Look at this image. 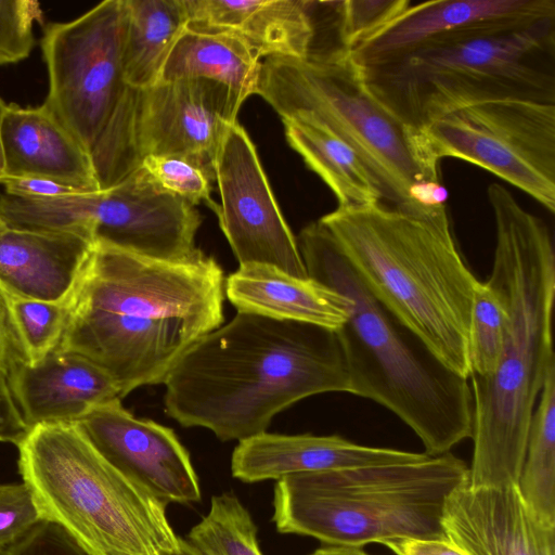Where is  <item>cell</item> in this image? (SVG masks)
Masks as SVG:
<instances>
[{
  "label": "cell",
  "instance_id": "6da1fadb",
  "mask_svg": "<svg viewBox=\"0 0 555 555\" xmlns=\"http://www.w3.org/2000/svg\"><path fill=\"white\" fill-rule=\"evenodd\" d=\"M224 282L222 268L202 250L169 261L95 242L59 348L96 364L121 398L163 384L191 345L223 324Z\"/></svg>",
  "mask_w": 555,
  "mask_h": 555
},
{
  "label": "cell",
  "instance_id": "7a4b0ae2",
  "mask_svg": "<svg viewBox=\"0 0 555 555\" xmlns=\"http://www.w3.org/2000/svg\"><path fill=\"white\" fill-rule=\"evenodd\" d=\"M163 384L168 416L221 441L266 431L307 397L351 392L336 331L244 311L191 345Z\"/></svg>",
  "mask_w": 555,
  "mask_h": 555
},
{
  "label": "cell",
  "instance_id": "3957f363",
  "mask_svg": "<svg viewBox=\"0 0 555 555\" xmlns=\"http://www.w3.org/2000/svg\"><path fill=\"white\" fill-rule=\"evenodd\" d=\"M495 249L488 282L507 311L505 345L494 372L470 376L474 452L467 485L517 486L531 417L555 367V249L544 220L502 184L488 188Z\"/></svg>",
  "mask_w": 555,
  "mask_h": 555
},
{
  "label": "cell",
  "instance_id": "277c9868",
  "mask_svg": "<svg viewBox=\"0 0 555 555\" xmlns=\"http://www.w3.org/2000/svg\"><path fill=\"white\" fill-rule=\"evenodd\" d=\"M319 221L376 300L442 365L469 379L480 281L457 247L446 205L337 207Z\"/></svg>",
  "mask_w": 555,
  "mask_h": 555
},
{
  "label": "cell",
  "instance_id": "5b68a950",
  "mask_svg": "<svg viewBox=\"0 0 555 555\" xmlns=\"http://www.w3.org/2000/svg\"><path fill=\"white\" fill-rule=\"evenodd\" d=\"M359 69L370 93L414 131L487 102L555 104V8L454 29Z\"/></svg>",
  "mask_w": 555,
  "mask_h": 555
},
{
  "label": "cell",
  "instance_id": "8992f818",
  "mask_svg": "<svg viewBox=\"0 0 555 555\" xmlns=\"http://www.w3.org/2000/svg\"><path fill=\"white\" fill-rule=\"evenodd\" d=\"M308 276L345 296L348 318L336 331L351 392L397 415L423 442L426 454L448 453L472 438L470 385L442 365L367 291L320 222L305 227L297 241Z\"/></svg>",
  "mask_w": 555,
  "mask_h": 555
},
{
  "label": "cell",
  "instance_id": "52a82bcc",
  "mask_svg": "<svg viewBox=\"0 0 555 555\" xmlns=\"http://www.w3.org/2000/svg\"><path fill=\"white\" fill-rule=\"evenodd\" d=\"M467 477L465 462L450 452L412 463L289 475L276 481L272 519L281 533L331 545L447 539L446 502Z\"/></svg>",
  "mask_w": 555,
  "mask_h": 555
},
{
  "label": "cell",
  "instance_id": "ba28073f",
  "mask_svg": "<svg viewBox=\"0 0 555 555\" xmlns=\"http://www.w3.org/2000/svg\"><path fill=\"white\" fill-rule=\"evenodd\" d=\"M17 448L23 482L44 519L91 555H168L178 548L167 504L107 463L77 423L31 427Z\"/></svg>",
  "mask_w": 555,
  "mask_h": 555
},
{
  "label": "cell",
  "instance_id": "9c48e42d",
  "mask_svg": "<svg viewBox=\"0 0 555 555\" xmlns=\"http://www.w3.org/2000/svg\"><path fill=\"white\" fill-rule=\"evenodd\" d=\"M257 94L283 119L309 117L348 143L391 206L446 205L438 166L417 131L401 124L366 89L348 51L320 59L269 56Z\"/></svg>",
  "mask_w": 555,
  "mask_h": 555
},
{
  "label": "cell",
  "instance_id": "30bf717a",
  "mask_svg": "<svg viewBox=\"0 0 555 555\" xmlns=\"http://www.w3.org/2000/svg\"><path fill=\"white\" fill-rule=\"evenodd\" d=\"M243 101L207 79L157 81L127 90L102 154L94 166L100 191L140 169L151 155H181L214 170Z\"/></svg>",
  "mask_w": 555,
  "mask_h": 555
},
{
  "label": "cell",
  "instance_id": "8fae6325",
  "mask_svg": "<svg viewBox=\"0 0 555 555\" xmlns=\"http://www.w3.org/2000/svg\"><path fill=\"white\" fill-rule=\"evenodd\" d=\"M125 27L124 0H105L70 22L43 28L41 49L49 77L43 105L82 147L92 167L129 88L122 67Z\"/></svg>",
  "mask_w": 555,
  "mask_h": 555
},
{
  "label": "cell",
  "instance_id": "7c38bea8",
  "mask_svg": "<svg viewBox=\"0 0 555 555\" xmlns=\"http://www.w3.org/2000/svg\"><path fill=\"white\" fill-rule=\"evenodd\" d=\"M27 228L69 231L141 256L185 260L195 256L199 212L188 201L138 169L116 186L98 192L28 198Z\"/></svg>",
  "mask_w": 555,
  "mask_h": 555
},
{
  "label": "cell",
  "instance_id": "4fadbf2b",
  "mask_svg": "<svg viewBox=\"0 0 555 555\" xmlns=\"http://www.w3.org/2000/svg\"><path fill=\"white\" fill-rule=\"evenodd\" d=\"M435 165L481 167L555 212V104L493 101L448 114L417 131Z\"/></svg>",
  "mask_w": 555,
  "mask_h": 555
},
{
  "label": "cell",
  "instance_id": "5bb4252c",
  "mask_svg": "<svg viewBox=\"0 0 555 555\" xmlns=\"http://www.w3.org/2000/svg\"><path fill=\"white\" fill-rule=\"evenodd\" d=\"M214 172L221 199L216 215L240 266L268 264L299 279L309 278L256 147L238 122L229 128Z\"/></svg>",
  "mask_w": 555,
  "mask_h": 555
},
{
  "label": "cell",
  "instance_id": "9a60e30c",
  "mask_svg": "<svg viewBox=\"0 0 555 555\" xmlns=\"http://www.w3.org/2000/svg\"><path fill=\"white\" fill-rule=\"evenodd\" d=\"M77 424L107 463L157 500H201L190 454L171 428L134 416L121 400L93 409Z\"/></svg>",
  "mask_w": 555,
  "mask_h": 555
},
{
  "label": "cell",
  "instance_id": "2e32d148",
  "mask_svg": "<svg viewBox=\"0 0 555 555\" xmlns=\"http://www.w3.org/2000/svg\"><path fill=\"white\" fill-rule=\"evenodd\" d=\"M442 527L467 555H555V526L539 518L517 486L464 482L446 502Z\"/></svg>",
  "mask_w": 555,
  "mask_h": 555
},
{
  "label": "cell",
  "instance_id": "e0dca14e",
  "mask_svg": "<svg viewBox=\"0 0 555 555\" xmlns=\"http://www.w3.org/2000/svg\"><path fill=\"white\" fill-rule=\"evenodd\" d=\"M7 376L29 428L77 423L93 409L122 399L115 382L87 358L57 348L28 362L13 337Z\"/></svg>",
  "mask_w": 555,
  "mask_h": 555
},
{
  "label": "cell",
  "instance_id": "ac0fdd59",
  "mask_svg": "<svg viewBox=\"0 0 555 555\" xmlns=\"http://www.w3.org/2000/svg\"><path fill=\"white\" fill-rule=\"evenodd\" d=\"M427 456L426 453L360 446L337 435L263 431L238 441L232 453L231 472L234 478L251 483L301 473L412 463Z\"/></svg>",
  "mask_w": 555,
  "mask_h": 555
},
{
  "label": "cell",
  "instance_id": "d6986e66",
  "mask_svg": "<svg viewBox=\"0 0 555 555\" xmlns=\"http://www.w3.org/2000/svg\"><path fill=\"white\" fill-rule=\"evenodd\" d=\"M93 246L80 233L20 229L0 216V295L68 300Z\"/></svg>",
  "mask_w": 555,
  "mask_h": 555
},
{
  "label": "cell",
  "instance_id": "ffe728a7",
  "mask_svg": "<svg viewBox=\"0 0 555 555\" xmlns=\"http://www.w3.org/2000/svg\"><path fill=\"white\" fill-rule=\"evenodd\" d=\"M0 142L4 178L34 177L83 193L100 191L88 155L43 104H8Z\"/></svg>",
  "mask_w": 555,
  "mask_h": 555
},
{
  "label": "cell",
  "instance_id": "44dd1931",
  "mask_svg": "<svg viewBox=\"0 0 555 555\" xmlns=\"http://www.w3.org/2000/svg\"><path fill=\"white\" fill-rule=\"evenodd\" d=\"M189 25L228 30L261 59H309L315 38L311 0H182Z\"/></svg>",
  "mask_w": 555,
  "mask_h": 555
},
{
  "label": "cell",
  "instance_id": "7402d4cb",
  "mask_svg": "<svg viewBox=\"0 0 555 555\" xmlns=\"http://www.w3.org/2000/svg\"><path fill=\"white\" fill-rule=\"evenodd\" d=\"M555 8V0H433L412 3L349 53L359 67L382 63L468 25Z\"/></svg>",
  "mask_w": 555,
  "mask_h": 555
},
{
  "label": "cell",
  "instance_id": "603a6c76",
  "mask_svg": "<svg viewBox=\"0 0 555 555\" xmlns=\"http://www.w3.org/2000/svg\"><path fill=\"white\" fill-rule=\"evenodd\" d=\"M224 295L237 311L332 331L344 325L350 305L345 296L311 278L299 279L259 263L240 266L231 273Z\"/></svg>",
  "mask_w": 555,
  "mask_h": 555
},
{
  "label": "cell",
  "instance_id": "cb8c5ba5",
  "mask_svg": "<svg viewBox=\"0 0 555 555\" xmlns=\"http://www.w3.org/2000/svg\"><path fill=\"white\" fill-rule=\"evenodd\" d=\"M260 70V57L238 35L188 24L166 59L159 80H212L244 102L257 94Z\"/></svg>",
  "mask_w": 555,
  "mask_h": 555
},
{
  "label": "cell",
  "instance_id": "d4e9b609",
  "mask_svg": "<svg viewBox=\"0 0 555 555\" xmlns=\"http://www.w3.org/2000/svg\"><path fill=\"white\" fill-rule=\"evenodd\" d=\"M282 121L289 146L331 189L337 207L358 208L383 203L377 181L348 143L309 117Z\"/></svg>",
  "mask_w": 555,
  "mask_h": 555
},
{
  "label": "cell",
  "instance_id": "484cf974",
  "mask_svg": "<svg viewBox=\"0 0 555 555\" xmlns=\"http://www.w3.org/2000/svg\"><path fill=\"white\" fill-rule=\"evenodd\" d=\"M122 49L128 86L142 89L159 80L163 66L189 20L182 0H124Z\"/></svg>",
  "mask_w": 555,
  "mask_h": 555
},
{
  "label": "cell",
  "instance_id": "4316f807",
  "mask_svg": "<svg viewBox=\"0 0 555 555\" xmlns=\"http://www.w3.org/2000/svg\"><path fill=\"white\" fill-rule=\"evenodd\" d=\"M517 487L539 518L555 526V367L531 417Z\"/></svg>",
  "mask_w": 555,
  "mask_h": 555
},
{
  "label": "cell",
  "instance_id": "83f0119b",
  "mask_svg": "<svg viewBox=\"0 0 555 555\" xmlns=\"http://www.w3.org/2000/svg\"><path fill=\"white\" fill-rule=\"evenodd\" d=\"M203 555H263L257 527L233 493L214 495L210 507L185 539Z\"/></svg>",
  "mask_w": 555,
  "mask_h": 555
},
{
  "label": "cell",
  "instance_id": "f1b7e54d",
  "mask_svg": "<svg viewBox=\"0 0 555 555\" xmlns=\"http://www.w3.org/2000/svg\"><path fill=\"white\" fill-rule=\"evenodd\" d=\"M2 297V296H1ZM13 340L28 362H36L61 345L70 304L2 297Z\"/></svg>",
  "mask_w": 555,
  "mask_h": 555
},
{
  "label": "cell",
  "instance_id": "f546056e",
  "mask_svg": "<svg viewBox=\"0 0 555 555\" xmlns=\"http://www.w3.org/2000/svg\"><path fill=\"white\" fill-rule=\"evenodd\" d=\"M506 328L507 311L501 295L488 281L480 282L468 330L470 376L486 378L494 372L503 353Z\"/></svg>",
  "mask_w": 555,
  "mask_h": 555
},
{
  "label": "cell",
  "instance_id": "4dcf8cb0",
  "mask_svg": "<svg viewBox=\"0 0 555 555\" xmlns=\"http://www.w3.org/2000/svg\"><path fill=\"white\" fill-rule=\"evenodd\" d=\"M162 189L192 205L204 203L216 214L219 204L210 197L215 172L201 162L181 155L146 156L141 167Z\"/></svg>",
  "mask_w": 555,
  "mask_h": 555
},
{
  "label": "cell",
  "instance_id": "1f68e13d",
  "mask_svg": "<svg viewBox=\"0 0 555 555\" xmlns=\"http://www.w3.org/2000/svg\"><path fill=\"white\" fill-rule=\"evenodd\" d=\"M410 0H344L338 1V38L344 50L382 28L404 11Z\"/></svg>",
  "mask_w": 555,
  "mask_h": 555
},
{
  "label": "cell",
  "instance_id": "d6a6232c",
  "mask_svg": "<svg viewBox=\"0 0 555 555\" xmlns=\"http://www.w3.org/2000/svg\"><path fill=\"white\" fill-rule=\"evenodd\" d=\"M42 20L37 1L0 0V64L28 57L36 42L34 23H42Z\"/></svg>",
  "mask_w": 555,
  "mask_h": 555
},
{
  "label": "cell",
  "instance_id": "836d02e7",
  "mask_svg": "<svg viewBox=\"0 0 555 555\" xmlns=\"http://www.w3.org/2000/svg\"><path fill=\"white\" fill-rule=\"evenodd\" d=\"M44 520L25 482L0 483V554Z\"/></svg>",
  "mask_w": 555,
  "mask_h": 555
},
{
  "label": "cell",
  "instance_id": "e575fe53",
  "mask_svg": "<svg viewBox=\"0 0 555 555\" xmlns=\"http://www.w3.org/2000/svg\"><path fill=\"white\" fill-rule=\"evenodd\" d=\"M0 555H91L59 525L44 520Z\"/></svg>",
  "mask_w": 555,
  "mask_h": 555
},
{
  "label": "cell",
  "instance_id": "d590c367",
  "mask_svg": "<svg viewBox=\"0 0 555 555\" xmlns=\"http://www.w3.org/2000/svg\"><path fill=\"white\" fill-rule=\"evenodd\" d=\"M29 429L12 393L7 371L0 370V441L17 447Z\"/></svg>",
  "mask_w": 555,
  "mask_h": 555
},
{
  "label": "cell",
  "instance_id": "8d00e7d4",
  "mask_svg": "<svg viewBox=\"0 0 555 555\" xmlns=\"http://www.w3.org/2000/svg\"><path fill=\"white\" fill-rule=\"evenodd\" d=\"M0 184L7 194L20 197H54L83 193L54 181L34 177H5Z\"/></svg>",
  "mask_w": 555,
  "mask_h": 555
},
{
  "label": "cell",
  "instance_id": "74e56055",
  "mask_svg": "<svg viewBox=\"0 0 555 555\" xmlns=\"http://www.w3.org/2000/svg\"><path fill=\"white\" fill-rule=\"evenodd\" d=\"M397 555H467L448 539H405L385 544Z\"/></svg>",
  "mask_w": 555,
  "mask_h": 555
},
{
  "label": "cell",
  "instance_id": "f35d334b",
  "mask_svg": "<svg viewBox=\"0 0 555 555\" xmlns=\"http://www.w3.org/2000/svg\"><path fill=\"white\" fill-rule=\"evenodd\" d=\"M12 347V334L3 299L0 295V370L7 371L8 361Z\"/></svg>",
  "mask_w": 555,
  "mask_h": 555
},
{
  "label": "cell",
  "instance_id": "ab89813d",
  "mask_svg": "<svg viewBox=\"0 0 555 555\" xmlns=\"http://www.w3.org/2000/svg\"><path fill=\"white\" fill-rule=\"evenodd\" d=\"M310 555H367L360 547L356 546H341L332 545L327 547H321L311 553Z\"/></svg>",
  "mask_w": 555,
  "mask_h": 555
},
{
  "label": "cell",
  "instance_id": "60d3db41",
  "mask_svg": "<svg viewBox=\"0 0 555 555\" xmlns=\"http://www.w3.org/2000/svg\"><path fill=\"white\" fill-rule=\"evenodd\" d=\"M168 555H203L194 548L185 539L180 538V543L177 550Z\"/></svg>",
  "mask_w": 555,
  "mask_h": 555
},
{
  "label": "cell",
  "instance_id": "b9f144b4",
  "mask_svg": "<svg viewBox=\"0 0 555 555\" xmlns=\"http://www.w3.org/2000/svg\"><path fill=\"white\" fill-rule=\"evenodd\" d=\"M7 105L8 104H5L4 101L0 98V127H1V121L3 118L4 112H5ZM3 178H4L3 157H2V150H1V142H0V182Z\"/></svg>",
  "mask_w": 555,
  "mask_h": 555
}]
</instances>
